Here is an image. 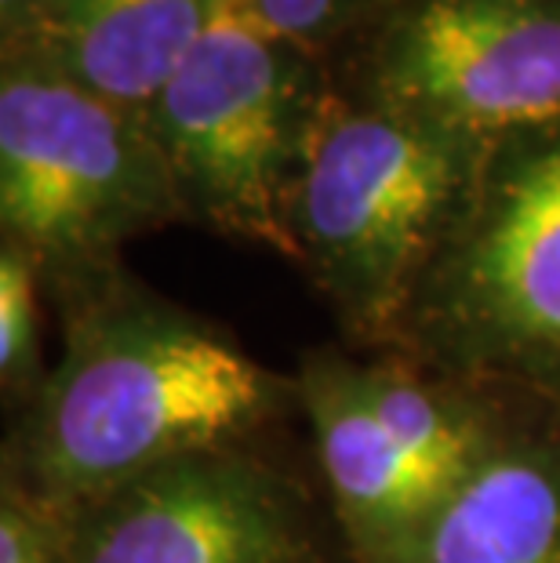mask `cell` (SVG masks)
Wrapping results in <instances>:
<instances>
[{"mask_svg":"<svg viewBox=\"0 0 560 563\" xmlns=\"http://www.w3.org/2000/svg\"><path fill=\"white\" fill-rule=\"evenodd\" d=\"M320 462L350 520L375 542L400 549L440 509V495L364 411L342 378L314 393Z\"/></svg>","mask_w":560,"mask_h":563,"instance_id":"30bf717a","label":"cell"},{"mask_svg":"<svg viewBox=\"0 0 560 563\" xmlns=\"http://www.w3.org/2000/svg\"><path fill=\"white\" fill-rule=\"evenodd\" d=\"M397 553L400 563H560V462L484 454Z\"/></svg>","mask_w":560,"mask_h":563,"instance_id":"9c48e42d","label":"cell"},{"mask_svg":"<svg viewBox=\"0 0 560 563\" xmlns=\"http://www.w3.org/2000/svg\"><path fill=\"white\" fill-rule=\"evenodd\" d=\"M183 211L146 117L37 55L0 74V219L30 258L91 262Z\"/></svg>","mask_w":560,"mask_h":563,"instance_id":"277c9868","label":"cell"},{"mask_svg":"<svg viewBox=\"0 0 560 563\" xmlns=\"http://www.w3.org/2000/svg\"><path fill=\"white\" fill-rule=\"evenodd\" d=\"M325 80L320 58L262 26L248 0H219L142 113L183 211L292 247L288 189Z\"/></svg>","mask_w":560,"mask_h":563,"instance_id":"3957f363","label":"cell"},{"mask_svg":"<svg viewBox=\"0 0 560 563\" xmlns=\"http://www.w3.org/2000/svg\"><path fill=\"white\" fill-rule=\"evenodd\" d=\"M219 0H52L30 52L131 113H146L194 52Z\"/></svg>","mask_w":560,"mask_h":563,"instance_id":"ba28073f","label":"cell"},{"mask_svg":"<svg viewBox=\"0 0 560 563\" xmlns=\"http://www.w3.org/2000/svg\"><path fill=\"white\" fill-rule=\"evenodd\" d=\"M248 4L262 26L325 63L350 47L364 30H372L397 0H248Z\"/></svg>","mask_w":560,"mask_h":563,"instance_id":"7c38bea8","label":"cell"},{"mask_svg":"<svg viewBox=\"0 0 560 563\" xmlns=\"http://www.w3.org/2000/svg\"><path fill=\"white\" fill-rule=\"evenodd\" d=\"M33 345V258L8 244L0 258V364L15 371Z\"/></svg>","mask_w":560,"mask_h":563,"instance_id":"4fadbf2b","label":"cell"},{"mask_svg":"<svg viewBox=\"0 0 560 563\" xmlns=\"http://www.w3.org/2000/svg\"><path fill=\"white\" fill-rule=\"evenodd\" d=\"M342 382L393 440V448L408 459L411 470L437 490L440 501L484 462L476 429L430 389L389 371H364Z\"/></svg>","mask_w":560,"mask_h":563,"instance_id":"8fae6325","label":"cell"},{"mask_svg":"<svg viewBox=\"0 0 560 563\" xmlns=\"http://www.w3.org/2000/svg\"><path fill=\"white\" fill-rule=\"evenodd\" d=\"M440 280L473 328L560 356V121L487 153Z\"/></svg>","mask_w":560,"mask_h":563,"instance_id":"8992f818","label":"cell"},{"mask_svg":"<svg viewBox=\"0 0 560 563\" xmlns=\"http://www.w3.org/2000/svg\"><path fill=\"white\" fill-rule=\"evenodd\" d=\"M262 400V371L219 334L164 313H124L99 323L55 375L33 462L66 495L121 490L244 429Z\"/></svg>","mask_w":560,"mask_h":563,"instance_id":"6da1fadb","label":"cell"},{"mask_svg":"<svg viewBox=\"0 0 560 563\" xmlns=\"http://www.w3.org/2000/svg\"><path fill=\"white\" fill-rule=\"evenodd\" d=\"M80 563H292V527L259 473L194 454L117 490Z\"/></svg>","mask_w":560,"mask_h":563,"instance_id":"52a82bcc","label":"cell"},{"mask_svg":"<svg viewBox=\"0 0 560 563\" xmlns=\"http://www.w3.org/2000/svg\"><path fill=\"white\" fill-rule=\"evenodd\" d=\"M481 167L476 150L325 80L288 189L292 247L345 302L389 309L448 247Z\"/></svg>","mask_w":560,"mask_h":563,"instance_id":"7a4b0ae2","label":"cell"},{"mask_svg":"<svg viewBox=\"0 0 560 563\" xmlns=\"http://www.w3.org/2000/svg\"><path fill=\"white\" fill-rule=\"evenodd\" d=\"M342 52L353 95L484 161L560 121V0H397Z\"/></svg>","mask_w":560,"mask_h":563,"instance_id":"5b68a950","label":"cell"},{"mask_svg":"<svg viewBox=\"0 0 560 563\" xmlns=\"http://www.w3.org/2000/svg\"><path fill=\"white\" fill-rule=\"evenodd\" d=\"M0 563H55L41 527L15 506H4L0 517Z\"/></svg>","mask_w":560,"mask_h":563,"instance_id":"5bb4252c","label":"cell"}]
</instances>
